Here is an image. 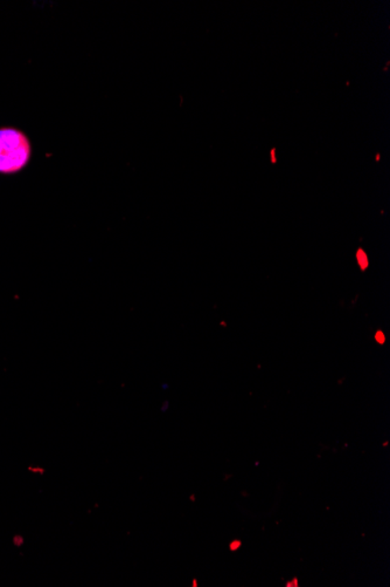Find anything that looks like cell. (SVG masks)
<instances>
[{"instance_id":"2","label":"cell","mask_w":390,"mask_h":587,"mask_svg":"<svg viewBox=\"0 0 390 587\" xmlns=\"http://www.w3.org/2000/svg\"><path fill=\"white\" fill-rule=\"evenodd\" d=\"M356 257H358V262H359L361 270H366L367 267H368V258H367L366 253L363 252V250H359Z\"/></svg>"},{"instance_id":"4","label":"cell","mask_w":390,"mask_h":587,"mask_svg":"<svg viewBox=\"0 0 390 587\" xmlns=\"http://www.w3.org/2000/svg\"><path fill=\"white\" fill-rule=\"evenodd\" d=\"M241 544H242V543H241L240 541H237V539L231 541L229 545L230 551H237V550L241 548Z\"/></svg>"},{"instance_id":"5","label":"cell","mask_w":390,"mask_h":587,"mask_svg":"<svg viewBox=\"0 0 390 587\" xmlns=\"http://www.w3.org/2000/svg\"><path fill=\"white\" fill-rule=\"evenodd\" d=\"M13 543L17 546H21V545L24 544V538L21 537V536H15L13 538Z\"/></svg>"},{"instance_id":"1","label":"cell","mask_w":390,"mask_h":587,"mask_svg":"<svg viewBox=\"0 0 390 587\" xmlns=\"http://www.w3.org/2000/svg\"><path fill=\"white\" fill-rule=\"evenodd\" d=\"M29 140L20 130L0 129V174H15L24 169L31 158Z\"/></svg>"},{"instance_id":"6","label":"cell","mask_w":390,"mask_h":587,"mask_svg":"<svg viewBox=\"0 0 390 587\" xmlns=\"http://www.w3.org/2000/svg\"><path fill=\"white\" fill-rule=\"evenodd\" d=\"M29 470L34 471V472H39V474L41 475L45 472V469H42V467H35V469H33V467H29Z\"/></svg>"},{"instance_id":"3","label":"cell","mask_w":390,"mask_h":587,"mask_svg":"<svg viewBox=\"0 0 390 587\" xmlns=\"http://www.w3.org/2000/svg\"><path fill=\"white\" fill-rule=\"evenodd\" d=\"M375 340L379 342V344H384V341H386V337H384V332H381V330H377V334H375Z\"/></svg>"},{"instance_id":"7","label":"cell","mask_w":390,"mask_h":587,"mask_svg":"<svg viewBox=\"0 0 390 587\" xmlns=\"http://www.w3.org/2000/svg\"><path fill=\"white\" fill-rule=\"evenodd\" d=\"M286 586H298V580H297L296 578H295V579H293L292 583H288V585H286Z\"/></svg>"}]
</instances>
